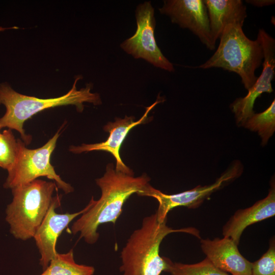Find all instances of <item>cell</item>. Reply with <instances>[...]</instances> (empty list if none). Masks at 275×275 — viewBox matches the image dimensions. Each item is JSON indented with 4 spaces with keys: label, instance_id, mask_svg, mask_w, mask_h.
Returning <instances> with one entry per match:
<instances>
[{
    "label": "cell",
    "instance_id": "cell-1",
    "mask_svg": "<svg viewBox=\"0 0 275 275\" xmlns=\"http://www.w3.org/2000/svg\"><path fill=\"white\" fill-rule=\"evenodd\" d=\"M150 181L145 174L134 177L117 171L112 163L108 164L103 176L96 179L101 189L100 198L94 200L92 206L73 223L71 232L74 235L79 233V239L94 244L99 236V226L108 223L115 224L127 200L133 194H139Z\"/></svg>",
    "mask_w": 275,
    "mask_h": 275
},
{
    "label": "cell",
    "instance_id": "cell-2",
    "mask_svg": "<svg viewBox=\"0 0 275 275\" xmlns=\"http://www.w3.org/2000/svg\"><path fill=\"white\" fill-rule=\"evenodd\" d=\"M167 221L159 222L155 212L143 218L141 226L134 230L121 252L120 271L123 275H160L167 268L166 257L159 255L160 245L168 234L184 232L200 238L194 228L174 229Z\"/></svg>",
    "mask_w": 275,
    "mask_h": 275
},
{
    "label": "cell",
    "instance_id": "cell-3",
    "mask_svg": "<svg viewBox=\"0 0 275 275\" xmlns=\"http://www.w3.org/2000/svg\"><path fill=\"white\" fill-rule=\"evenodd\" d=\"M77 76L72 88L66 94L59 97L41 99L21 94L14 91L8 84L0 85V104L6 108L5 115L0 118V129L4 127L14 129L20 134L22 141L26 145L32 140L30 135L25 134L23 126L24 122L37 113L50 108L67 105H73L78 112H81L84 103L94 105L101 104L100 95L91 92V85L87 84L85 88L77 90L76 83L80 79Z\"/></svg>",
    "mask_w": 275,
    "mask_h": 275
},
{
    "label": "cell",
    "instance_id": "cell-4",
    "mask_svg": "<svg viewBox=\"0 0 275 275\" xmlns=\"http://www.w3.org/2000/svg\"><path fill=\"white\" fill-rule=\"evenodd\" d=\"M218 46L213 55L197 68H219L234 72L241 78L248 91L258 77L256 70L262 64L263 51L257 39L253 40L244 34L242 27L230 24L223 31Z\"/></svg>",
    "mask_w": 275,
    "mask_h": 275
},
{
    "label": "cell",
    "instance_id": "cell-5",
    "mask_svg": "<svg viewBox=\"0 0 275 275\" xmlns=\"http://www.w3.org/2000/svg\"><path fill=\"white\" fill-rule=\"evenodd\" d=\"M57 188L54 182L37 179L12 189L13 197L6 210V221L15 238L22 240L33 238Z\"/></svg>",
    "mask_w": 275,
    "mask_h": 275
},
{
    "label": "cell",
    "instance_id": "cell-6",
    "mask_svg": "<svg viewBox=\"0 0 275 275\" xmlns=\"http://www.w3.org/2000/svg\"><path fill=\"white\" fill-rule=\"evenodd\" d=\"M61 129L45 145L37 149L26 148L25 143L21 140L17 160L8 171V175L4 184L5 188L12 189L43 176L53 180L57 187L65 194L73 191L71 185L61 178L50 163L51 155L56 148Z\"/></svg>",
    "mask_w": 275,
    "mask_h": 275
},
{
    "label": "cell",
    "instance_id": "cell-7",
    "mask_svg": "<svg viewBox=\"0 0 275 275\" xmlns=\"http://www.w3.org/2000/svg\"><path fill=\"white\" fill-rule=\"evenodd\" d=\"M136 30L120 47L134 59H142L157 68L174 72L173 64L163 54L157 45L154 30L156 20L151 2L140 4L135 10Z\"/></svg>",
    "mask_w": 275,
    "mask_h": 275
},
{
    "label": "cell",
    "instance_id": "cell-8",
    "mask_svg": "<svg viewBox=\"0 0 275 275\" xmlns=\"http://www.w3.org/2000/svg\"><path fill=\"white\" fill-rule=\"evenodd\" d=\"M241 172L240 164L236 162L210 185L203 186L198 185L190 190L168 195L154 188L149 183L137 195L151 197L157 201L158 207L156 212L157 219L162 223L167 221L168 213L174 208L179 206H185L188 208L198 207L213 193L238 177Z\"/></svg>",
    "mask_w": 275,
    "mask_h": 275
},
{
    "label": "cell",
    "instance_id": "cell-9",
    "mask_svg": "<svg viewBox=\"0 0 275 275\" xmlns=\"http://www.w3.org/2000/svg\"><path fill=\"white\" fill-rule=\"evenodd\" d=\"M257 39L263 51L262 73L246 95L237 98L230 105L237 123L240 125L255 113L253 109L257 98L263 93L273 91L271 82L275 74V40L263 29L259 30Z\"/></svg>",
    "mask_w": 275,
    "mask_h": 275
},
{
    "label": "cell",
    "instance_id": "cell-10",
    "mask_svg": "<svg viewBox=\"0 0 275 275\" xmlns=\"http://www.w3.org/2000/svg\"><path fill=\"white\" fill-rule=\"evenodd\" d=\"M159 11L168 16L172 23L189 30L207 48L215 49L216 43L211 34L204 0H165Z\"/></svg>",
    "mask_w": 275,
    "mask_h": 275
},
{
    "label": "cell",
    "instance_id": "cell-11",
    "mask_svg": "<svg viewBox=\"0 0 275 275\" xmlns=\"http://www.w3.org/2000/svg\"><path fill=\"white\" fill-rule=\"evenodd\" d=\"M61 199V196L58 195L53 197L45 216L33 237L41 256L40 265L43 270L58 254L57 241L63 230L74 218L86 212L94 201L92 197L88 204L81 210L73 213L59 214L56 212V209L60 206Z\"/></svg>",
    "mask_w": 275,
    "mask_h": 275
},
{
    "label": "cell",
    "instance_id": "cell-12",
    "mask_svg": "<svg viewBox=\"0 0 275 275\" xmlns=\"http://www.w3.org/2000/svg\"><path fill=\"white\" fill-rule=\"evenodd\" d=\"M162 100L157 99L151 106L146 108L144 115L138 121L133 116H127L123 119L116 118L114 122H108L103 127L108 132L107 139L104 142L92 144H83L80 146H71L69 150L75 154H80L92 151H104L111 153L115 158L116 164L115 170L130 175H134L131 169L123 162L120 155V149L128 133L134 127L147 122L148 113L157 104Z\"/></svg>",
    "mask_w": 275,
    "mask_h": 275
},
{
    "label": "cell",
    "instance_id": "cell-13",
    "mask_svg": "<svg viewBox=\"0 0 275 275\" xmlns=\"http://www.w3.org/2000/svg\"><path fill=\"white\" fill-rule=\"evenodd\" d=\"M206 258L217 268L232 275H251L252 263L239 252L237 245L227 237L201 239Z\"/></svg>",
    "mask_w": 275,
    "mask_h": 275
},
{
    "label": "cell",
    "instance_id": "cell-14",
    "mask_svg": "<svg viewBox=\"0 0 275 275\" xmlns=\"http://www.w3.org/2000/svg\"><path fill=\"white\" fill-rule=\"evenodd\" d=\"M275 214V186L272 182L267 196L253 206L239 209L230 218L223 228L224 237L231 239L237 245L244 230L249 226Z\"/></svg>",
    "mask_w": 275,
    "mask_h": 275
},
{
    "label": "cell",
    "instance_id": "cell-15",
    "mask_svg": "<svg viewBox=\"0 0 275 275\" xmlns=\"http://www.w3.org/2000/svg\"><path fill=\"white\" fill-rule=\"evenodd\" d=\"M206 5L211 34L216 43L228 24L243 26L247 17L246 8L241 0H204Z\"/></svg>",
    "mask_w": 275,
    "mask_h": 275
},
{
    "label": "cell",
    "instance_id": "cell-16",
    "mask_svg": "<svg viewBox=\"0 0 275 275\" xmlns=\"http://www.w3.org/2000/svg\"><path fill=\"white\" fill-rule=\"evenodd\" d=\"M94 271L93 266L76 263L71 249L66 253H58L40 275H93Z\"/></svg>",
    "mask_w": 275,
    "mask_h": 275
},
{
    "label": "cell",
    "instance_id": "cell-17",
    "mask_svg": "<svg viewBox=\"0 0 275 275\" xmlns=\"http://www.w3.org/2000/svg\"><path fill=\"white\" fill-rule=\"evenodd\" d=\"M245 128L257 131L265 145L275 130V100L264 112L254 113L243 125Z\"/></svg>",
    "mask_w": 275,
    "mask_h": 275
},
{
    "label": "cell",
    "instance_id": "cell-18",
    "mask_svg": "<svg viewBox=\"0 0 275 275\" xmlns=\"http://www.w3.org/2000/svg\"><path fill=\"white\" fill-rule=\"evenodd\" d=\"M167 268L164 271L171 275H228L215 267L206 257L195 264H184L173 262L166 257Z\"/></svg>",
    "mask_w": 275,
    "mask_h": 275
},
{
    "label": "cell",
    "instance_id": "cell-19",
    "mask_svg": "<svg viewBox=\"0 0 275 275\" xmlns=\"http://www.w3.org/2000/svg\"><path fill=\"white\" fill-rule=\"evenodd\" d=\"M20 141L15 139L10 129L1 133L0 167L8 171L14 166L18 156Z\"/></svg>",
    "mask_w": 275,
    "mask_h": 275
},
{
    "label": "cell",
    "instance_id": "cell-20",
    "mask_svg": "<svg viewBox=\"0 0 275 275\" xmlns=\"http://www.w3.org/2000/svg\"><path fill=\"white\" fill-rule=\"evenodd\" d=\"M251 275H275V242L272 238L268 250L252 263Z\"/></svg>",
    "mask_w": 275,
    "mask_h": 275
},
{
    "label": "cell",
    "instance_id": "cell-21",
    "mask_svg": "<svg viewBox=\"0 0 275 275\" xmlns=\"http://www.w3.org/2000/svg\"><path fill=\"white\" fill-rule=\"evenodd\" d=\"M246 3L256 7H263L274 4V0H246Z\"/></svg>",
    "mask_w": 275,
    "mask_h": 275
},
{
    "label": "cell",
    "instance_id": "cell-22",
    "mask_svg": "<svg viewBox=\"0 0 275 275\" xmlns=\"http://www.w3.org/2000/svg\"><path fill=\"white\" fill-rule=\"evenodd\" d=\"M14 28H16L12 27V28H3V27L0 26V32L4 31H5V30H7V29H14Z\"/></svg>",
    "mask_w": 275,
    "mask_h": 275
},
{
    "label": "cell",
    "instance_id": "cell-23",
    "mask_svg": "<svg viewBox=\"0 0 275 275\" xmlns=\"http://www.w3.org/2000/svg\"><path fill=\"white\" fill-rule=\"evenodd\" d=\"M0 134H1V132H0Z\"/></svg>",
    "mask_w": 275,
    "mask_h": 275
}]
</instances>
